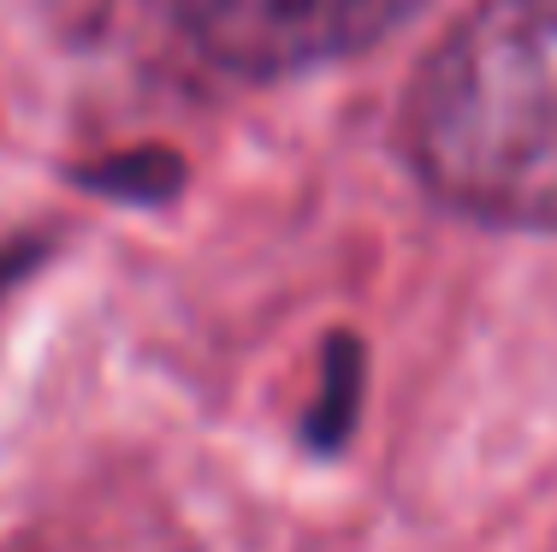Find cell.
Returning <instances> with one entry per match:
<instances>
[{"label":"cell","instance_id":"cell-1","mask_svg":"<svg viewBox=\"0 0 557 552\" xmlns=\"http://www.w3.org/2000/svg\"><path fill=\"white\" fill-rule=\"evenodd\" d=\"M404 149L457 214L557 232V0H481L409 84Z\"/></svg>","mask_w":557,"mask_h":552},{"label":"cell","instance_id":"cell-2","mask_svg":"<svg viewBox=\"0 0 557 552\" xmlns=\"http://www.w3.org/2000/svg\"><path fill=\"white\" fill-rule=\"evenodd\" d=\"M184 30L237 77H297L386 42L421 0H178Z\"/></svg>","mask_w":557,"mask_h":552}]
</instances>
